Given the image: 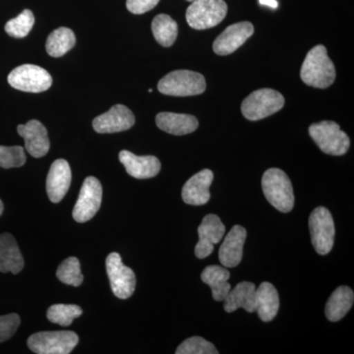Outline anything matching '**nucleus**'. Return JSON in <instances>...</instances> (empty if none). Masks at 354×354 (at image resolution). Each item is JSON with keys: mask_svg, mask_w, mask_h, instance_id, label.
<instances>
[{"mask_svg": "<svg viewBox=\"0 0 354 354\" xmlns=\"http://www.w3.org/2000/svg\"><path fill=\"white\" fill-rule=\"evenodd\" d=\"M300 77L310 87L326 88L335 82V68L322 44L309 50L300 70Z\"/></svg>", "mask_w": 354, "mask_h": 354, "instance_id": "obj_1", "label": "nucleus"}, {"mask_svg": "<svg viewBox=\"0 0 354 354\" xmlns=\"http://www.w3.org/2000/svg\"><path fill=\"white\" fill-rule=\"evenodd\" d=\"M266 199L281 213H290L295 206V193L290 177L279 169H270L262 177Z\"/></svg>", "mask_w": 354, "mask_h": 354, "instance_id": "obj_2", "label": "nucleus"}, {"mask_svg": "<svg viewBox=\"0 0 354 354\" xmlns=\"http://www.w3.org/2000/svg\"><path fill=\"white\" fill-rule=\"evenodd\" d=\"M206 80L202 74L190 70H176L160 79L158 88L162 94L172 97H190L206 91Z\"/></svg>", "mask_w": 354, "mask_h": 354, "instance_id": "obj_3", "label": "nucleus"}, {"mask_svg": "<svg viewBox=\"0 0 354 354\" xmlns=\"http://www.w3.org/2000/svg\"><path fill=\"white\" fill-rule=\"evenodd\" d=\"M309 134L321 151L327 155H344L351 146L348 135L334 121L314 123L309 127Z\"/></svg>", "mask_w": 354, "mask_h": 354, "instance_id": "obj_4", "label": "nucleus"}, {"mask_svg": "<svg viewBox=\"0 0 354 354\" xmlns=\"http://www.w3.org/2000/svg\"><path fill=\"white\" fill-rule=\"evenodd\" d=\"M285 106V97L272 88H260L248 95L241 104L246 120L257 121L278 113Z\"/></svg>", "mask_w": 354, "mask_h": 354, "instance_id": "obj_5", "label": "nucleus"}, {"mask_svg": "<svg viewBox=\"0 0 354 354\" xmlns=\"http://www.w3.org/2000/svg\"><path fill=\"white\" fill-rule=\"evenodd\" d=\"M79 337L70 330L39 332L28 339V346L38 354H68L75 348Z\"/></svg>", "mask_w": 354, "mask_h": 354, "instance_id": "obj_6", "label": "nucleus"}, {"mask_svg": "<svg viewBox=\"0 0 354 354\" xmlns=\"http://www.w3.org/2000/svg\"><path fill=\"white\" fill-rule=\"evenodd\" d=\"M227 13L223 0H195L186 11V21L193 29L206 30L220 24Z\"/></svg>", "mask_w": 354, "mask_h": 354, "instance_id": "obj_7", "label": "nucleus"}, {"mask_svg": "<svg viewBox=\"0 0 354 354\" xmlns=\"http://www.w3.org/2000/svg\"><path fill=\"white\" fill-rule=\"evenodd\" d=\"M310 235L316 252L327 255L334 246L335 228L330 211L318 207L309 216Z\"/></svg>", "mask_w": 354, "mask_h": 354, "instance_id": "obj_8", "label": "nucleus"}, {"mask_svg": "<svg viewBox=\"0 0 354 354\" xmlns=\"http://www.w3.org/2000/svg\"><path fill=\"white\" fill-rule=\"evenodd\" d=\"M8 83L16 90L28 93H41L53 85V78L46 69L38 65L24 64L10 72Z\"/></svg>", "mask_w": 354, "mask_h": 354, "instance_id": "obj_9", "label": "nucleus"}, {"mask_svg": "<svg viewBox=\"0 0 354 354\" xmlns=\"http://www.w3.org/2000/svg\"><path fill=\"white\" fill-rule=\"evenodd\" d=\"M106 266L114 295L120 299L131 297L136 288V276L132 269L123 264L121 256L116 252L109 254Z\"/></svg>", "mask_w": 354, "mask_h": 354, "instance_id": "obj_10", "label": "nucleus"}, {"mask_svg": "<svg viewBox=\"0 0 354 354\" xmlns=\"http://www.w3.org/2000/svg\"><path fill=\"white\" fill-rule=\"evenodd\" d=\"M102 199V187L99 179L88 176L84 180L78 200L74 206V220L77 223H86L92 220L101 208Z\"/></svg>", "mask_w": 354, "mask_h": 354, "instance_id": "obj_11", "label": "nucleus"}, {"mask_svg": "<svg viewBox=\"0 0 354 354\" xmlns=\"http://www.w3.org/2000/svg\"><path fill=\"white\" fill-rule=\"evenodd\" d=\"M225 234V227L218 216L209 214L203 218L198 227L199 241L195 246V255L204 259L213 253L216 244L220 243Z\"/></svg>", "mask_w": 354, "mask_h": 354, "instance_id": "obj_12", "label": "nucleus"}, {"mask_svg": "<svg viewBox=\"0 0 354 354\" xmlns=\"http://www.w3.org/2000/svg\"><path fill=\"white\" fill-rule=\"evenodd\" d=\"M134 124V114L123 104H115L108 113L101 114L93 121L95 131L102 134L127 131Z\"/></svg>", "mask_w": 354, "mask_h": 354, "instance_id": "obj_13", "label": "nucleus"}, {"mask_svg": "<svg viewBox=\"0 0 354 354\" xmlns=\"http://www.w3.org/2000/svg\"><path fill=\"white\" fill-rule=\"evenodd\" d=\"M253 34L254 26L250 22H239L228 26L214 41L213 50L221 57L230 55L239 50Z\"/></svg>", "mask_w": 354, "mask_h": 354, "instance_id": "obj_14", "label": "nucleus"}, {"mask_svg": "<svg viewBox=\"0 0 354 354\" xmlns=\"http://www.w3.org/2000/svg\"><path fill=\"white\" fill-rule=\"evenodd\" d=\"M17 132L25 140L26 151L34 158L44 157L50 148L48 131L39 120H32L18 125Z\"/></svg>", "mask_w": 354, "mask_h": 354, "instance_id": "obj_15", "label": "nucleus"}, {"mask_svg": "<svg viewBox=\"0 0 354 354\" xmlns=\"http://www.w3.org/2000/svg\"><path fill=\"white\" fill-rule=\"evenodd\" d=\"M71 179V169L68 162L62 158L55 160L46 178V193L51 202L62 201L68 192Z\"/></svg>", "mask_w": 354, "mask_h": 354, "instance_id": "obj_16", "label": "nucleus"}, {"mask_svg": "<svg viewBox=\"0 0 354 354\" xmlns=\"http://www.w3.org/2000/svg\"><path fill=\"white\" fill-rule=\"evenodd\" d=\"M214 180L213 171L203 169L188 179L183 188V199L191 206H202L207 204L211 198L209 187Z\"/></svg>", "mask_w": 354, "mask_h": 354, "instance_id": "obj_17", "label": "nucleus"}, {"mask_svg": "<svg viewBox=\"0 0 354 354\" xmlns=\"http://www.w3.org/2000/svg\"><path fill=\"white\" fill-rule=\"evenodd\" d=\"M246 236V230L241 225H234L230 230L218 251V259L223 267L234 268L241 264Z\"/></svg>", "mask_w": 354, "mask_h": 354, "instance_id": "obj_18", "label": "nucleus"}, {"mask_svg": "<svg viewBox=\"0 0 354 354\" xmlns=\"http://www.w3.org/2000/svg\"><path fill=\"white\" fill-rule=\"evenodd\" d=\"M120 160L127 174L137 179L152 178L160 171V162L153 156H136L129 151L120 153Z\"/></svg>", "mask_w": 354, "mask_h": 354, "instance_id": "obj_19", "label": "nucleus"}, {"mask_svg": "<svg viewBox=\"0 0 354 354\" xmlns=\"http://www.w3.org/2000/svg\"><path fill=\"white\" fill-rule=\"evenodd\" d=\"M157 127L162 131L176 136L196 131L199 121L190 114L160 113L156 116Z\"/></svg>", "mask_w": 354, "mask_h": 354, "instance_id": "obj_20", "label": "nucleus"}, {"mask_svg": "<svg viewBox=\"0 0 354 354\" xmlns=\"http://www.w3.org/2000/svg\"><path fill=\"white\" fill-rule=\"evenodd\" d=\"M223 301V308L227 313L239 308L253 313L256 311V286L250 281H242L230 290Z\"/></svg>", "mask_w": 354, "mask_h": 354, "instance_id": "obj_21", "label": "nucleus"}, {"mask_svg": "<svg viewBox=\"0 0 354 354\" xmlns=\"http://www.w3.org/2000/svg\"><path fill=\"white\" fill-rule=\"evenodd\" d=\"M25 262L15 239L10 234H0V272L18 274Z\"/></svg>", "mask_w": 354, "mask_h": 354, "instance_id": "obj_22", "label": "nucleus"}, {"mask_svg": "<svg viewBox=\"0 0 354 354\" xmlns=\"http://www.w3.org/2000/svg\"><path fill=\"white\" fill-rule=\"evenodd\" d=\"M279 309L278 290L272 283H261L256 290V311L263 322L274 320Z\"/></svg>", "mask_w": 354, "mask_h": 354, "instance_id": "obj_23", "label": "nucleus"}, {"mask_svg": "<svg viewBox=\"0 0 354 354\" xmlns=\"http://www.w3.org/2000/svg\"><path fill=\"white\" fill-rule=\"evenodd\" d=\"M230 278V272L225 267L216 265L208 266L201 274L203 283L212 288L213 298L216 301H223L232 290V286L228 283Z\"/></svg>", "mask_w": 354, "mask_h": 354, "instance_id": "obj_24", "label": "nucleus"}, {"mask_svg": "<svg viewBox=\"0 0 354 354\" xmlns=\"http://www.w3.org/2000/svg\"><path fill=\"white\" fill-rule=\"evenodd\" d=\"M353 290L348 286H339L332 293L326 304V316L330 322H337L348 313L353 307Z\"/></svg>", "mask_w": 354, "mask_h": 354, "instance_id": "obj_25", "label": "nucleus"}, {"mask_svg": "<svg viewBox=\"0 0 354 354\" xmlns=\"http://www.w3.org/2000/svg\"><path fill=\"white\" fill-rule=\"evenodd\" d=\"M76 44L74 32L69 28H58L51 32L46 39V53L53 57H60L68 53Z\"/></svg>", "mask_w": 354, "mask_h": 354, "instance_id": "obj_26", "label": "nucleus"}, {"mask_svg": "<svg viewBox=\"0 0 354 354\" xmlns=\"http://www.w3.org/2000/svg\"><path fill=\"white\" fill-rule=\"evenodd\" d=\"M152 31L156 41L165 48H169L176 41L178 26L171 16L160 14L153 18Z\"/></svg>", "mask_w": 354, "mask_h": 354, "instance_id": "obj_27", "label": "nucleus"}, {"mask_svg": "<svg viewBox=\"0 0 354 354\" xmlns=\"http://www.w3.org/2000/svg\"><path fill=\"white\" fill-rule=\"evenodd\" d=\"M83 314V310L75 304H55L48 310V320L62 327H67L73 323L74 319Z\"/></svg>", "mask_w": 354, "mask_h": 354, "instance_id": "obj_28", "label": "nucleus"}, {"mask_svg": "<svg viewBox=\"0 0 354 354\" xmlns=\"http://www.w3.org/2000/svg\"><path fill=\"white\" fill-rule=\"evenodd\" d=\"M34 24V14L29 9H25L17 17L13 18L6 23V32L13 38H25L31 32Z\"/></svg>", "mask_w": 354, "mask_h": 354, "instance_id": "obj_29", "label": "nucleus"}, {"mask_svg": "<svg viewBox=\"0 0 354 354\" xmlns=\"http://www.w3.org/2000/svg\"><path fill=\"white\" fill-rule=\"evenodd\" d=\"M57 277L62 283L72 286L82 285L84 277L81 272L80 262L76 257H69L59 265Z\"/></svg>", "mask_w": 354, "mask_h": 354, "instance_id": "obj_30", "label": "nucleus"}, {"mask_svg": "<svg viewBox=\"0 0 354 354\" xmlns=\"http://www.w3.org/2000/svg\"><path fill=\"white\" fill-rule=\"evenodd\" d=\"M176 354H218V351L212 342L201 337H192L185 339L177 348Z\"/></svg>", "mask_w": 354, "mask_h": 354, "instance_id": "obj_31", "label": "nucleus"}, {"mask_svg": "<svg viewBox=\"0 0 354 354\" xmlns=\"http://www.w3.org/2000/svg\"><path fill=\"white\" fill-rule=\"evenodd\" d=\"M26 160H27V158H26L23 147L0 146V167L2 169L23 167Z\"/></svg>", "mask_w": 354, "mask_h": 354, "instance_id": "obj_32", "label": "nucleus"}, {"mask_svg": "<svg viewBox=\"0 0 354 354\" xmlns=\"http://www.w3.org/2000/svg\"><path fill=\"white\" fill-rule=\"evenodd\" d=\"M21 323L18 314L0 316V342L8 341L18 330Z\"/></svg>", "mask_w": 354, "mask_h": 354, "instance_id": "obj_33", "label": "nucleus"}, {"mask_svg": "<svg viewBox=\"0 0 354 354\" xmlns=\"http://www.w3.org/2000/svg\"><path fill=\"white\" fill-rule=\"evenodd\" d=\"M158 2L160 0H127V7L130 12L139 15L152 10Z\"/></svg>", "mask_w": 354, "mask_h": 354, "instance_id": "obj_34", "label": "nucleus"}, {"mask_svg": "<svg viewBox=\"0 0 354 354\" xmlns=\"http://www.w3.org/2000/svg\"><path fill=\"white\" fill-rule=\"evenodd\" d=\"M260 3L263 6L272 7V8H277L278 7V1L277 0H259Z\"/></svg>", "mask_w": 354, "mask_h": 354, "instance_id": "obj_35", "label": "nucleus"}, {"mask_svg": "<svg viewBox=\"0 0 354 354\" xmlns=\"http://www.w3.org/2000/svg\"><path fill=\"white\" fill-rule=\"evenodd\" d=\"M3 203H2L1 200H0V216H1L2 213H3Z\"/></svg>", "mask_w": 354, "mask_h": 354, "instance_id": "obj_36", "label": "nucleus"}, {"mask_svg": "<svg viewBox=\"0 0 354 354\" xmlns=\"http://www.w3.org/2000/svg\"><path fill=\"white\" fill-rule=\"evenodd\" d=\"M186 1L193 2L195 1V0H186Z\"/></svg>", "mask_w": 354, "mask_h": 354, "instance_id": "obj_37", "label": "nucleus"}]
</instances>
